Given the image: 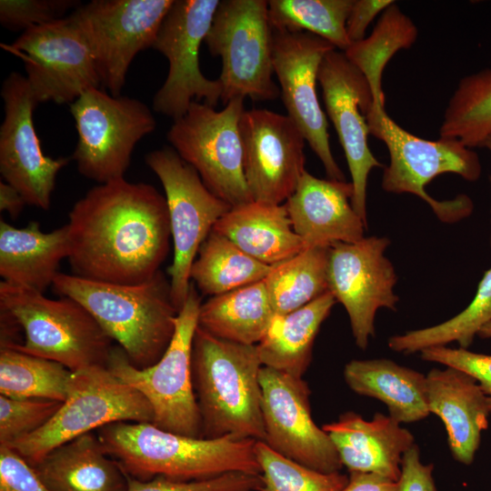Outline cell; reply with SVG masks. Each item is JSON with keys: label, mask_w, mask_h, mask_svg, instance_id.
<instances>
[{"label": "cell", "mask_w": 491, "mask_h": 491, "mask_svg": "<svg viewBox=\"0 0 491 491\" xmlns=\"http://www.w3.org/2000/svg\"><path fill=\"white\" fill-rule=\"evenodd\" d=\"M66 225L73 275L93 281L146 282L170 249L165 196L124 177L91 188L72 207Z\"/></svg>", "instance_id": "obj_1"}, {"label": "cell", "mask_w": 491, "mask_h": 491, "mask_svg": "<svg viewBox=\"0 0 491 491\" xmlns=\"http://www.w3.org/2000/svg\"><path fill=\"white\" fill-rule=\"evenodd\" d=\"M96 435L105 452L139 480H199L231 472L261 475L255 453L257 440L252 438L192 437L134 422L105 426Z\"/></svg>", "instance_id": "obj_2"}, {"label": "cell", "mask_w": 491, "mask_h": 491, "mask_svg": "<svg viewBox=\"0 0 491 491\" xmlns=\"http://www.w3.org/2000/svg\"><path fill=\"white\" fill-rule=\"evenodd\" d=\"M52 287L80 303L139 369L155 365L175 331L170 280L160 270L137 285L104 283L58 273Z\"/></svg>", "instance_id": "obj_3"}, {"label": "cell", "mask_w": 491, "mask_h": 491, "mask_svg": "<svg viewBox=\"0 0 491 491\" xmlns=\"http://www.w3.org/2000/svg\"><path fill=\"white\" fill-rule=\"evenodd\" d=\"M256 345L216 337L197 326L192 347V381L202 437L265 440Z\"/></svg>", "instance_id": "obj_4"}, {"label": "cell", "mask_w": 491, "mask_h": 491, "mask_svg": "<svg viewBox=\"0 0 491 491\" xmlns=\"http://www.w3.org/2000/svg\"><path fill=\"white\" fill-rule=\"evenodd\" d=\"M366 120L369 134L382 140L389 153V164L382 176V188L392 194H412L430 205L444 223H456L474 210L472 199L460 194L451 200L431 197L425 186L436 176L453 173L465 180L479 179L482 165L477 153L456 139L426 140L398 125L385 106L372 103Z\"/></svg>", "instance_id": "obj_5"}, {"label": "cell", "mask_w": 491, "mask_h": 491, "mask_svg": "<svg viewBox=\"0 0 491 491\" xmlns=\"http://www.w3.org/2000/svg\"><path fill=\"white\" fill-rule=\"evenodd\" d=\"M0 305L15 316L25 336L22 345L7 348L58 362L72 372L107 367L114 341L75 299H51L1 281Z\"/></svg>", "instance_id": "obj_6"}, {"label": "cell", "mask_w": 491, "mask_h": 491, "mask_svg": "<svg viewBox=\"0 0 491 491\" xmlns=\"http://www.w3.org/2000/svg\"><path fill=\"white\" fill-rule=\"evenodd\" d=\"M200 306L201 297L190 282L187 297L176 316L174 336L162 357L155 365L139 369L119 346H114L107 365L116 377L146 398L153 408L154 426L192 437H202L191 371Z\"/></svg>", "instance_id": "obj_7"}, {"label": "cell", "mask_w": 491, "mask_h": 491, "mask_svg": "<svg viewBox=\"0 0 491 491\" xmlns=\"http://www.w3.org/2000/svg\"><path fill=\"white\" fill-rule=\"evenodd\" d=\"M146 398L106 366L73 372L68 395L55 416L36 432L9 446L32 466L55 448L117 422L152 423Z\"/></svg>", "instance_id": "obj_8"}, {"label": "cell", "mask_w": 491, "mask_h": 491, "mask_svg": "<svg viewBox=\"0 0 491 491\" xmlns=\"http://www.w3.org/2000/svg\"><path fill=\"white\" fill-rule=\"evenodd\" d=\"M204 42L222 61L217 79L225 105L235 98L272 101L280 96V87L272 78L268 1H220Z\"/></svg>", "instance_id": "obj_9"}, {"label": "cell", "mask_w": 491, "mask_h": 491, "mask_svg": "<svg viewBox=\"0 0 491 491\" xmlns=\"http://www.w3.org/2000/svg\"><path fill=\"white\" fill-rule=\"evenodd\" d=\"M69 105L78 135L71 158L78 172L99 184L123 178L135 145L156 127L148 106L99 87L87 89Z\"/></svg>", "instance_id": "obj_10"}, {"label": "cell", "mask_w": 491, "mask_h": 491, "mask_svg": "<svg viewBox=\"0 0 491 491\" xmlns=\"http://www.w3.org/2000/svg\"><path fill=\"white\" fill-rule=\"evenodd\" d=\"M244 100L235 98L220 111L193 101L166 134L173 149L196 170L205 185L232 207L253 201L244 174L239 130Z\"/></svg>", "instance_id": "obj_11"}, {"label": "cell", "mask_w": 491, "mask_h": 491, "mask_svg": "<svg viewBox=\"0 0 491 491\" xmlns=\"http://www.w3.org/2000/svg\"><path fill=\"white\" fill-rule=\"evenodd\" d=\"M145 163L165 190L174 246L168 274L172 300L179 312L187 297L190 270L199 248L232 206L214 195L196 170L173 148L165 146L148 153Z\"/></svg>", "instance_id": "obj_12"}, {"label": "cell", "mask_w": 491, "mask_h": 491, "mask_svg": "<svg viewBox=\"0 0 491 491\" xmlns=\"http://www.w3.org/2000/svg\"><path fill=\"white\" fill-rule=\"evenodd\" d=\"M175 0H93L69 15L93 53L101 84L121 95L135 56L152 47Z\"/></svg>", "instance_id": "obj_13"}, {"label": "cell", "mask_w": 491, "mask_h": 491, "mask_svg": "<svg viewBox=\"0 0 491 491\" xmlns=\"http://www.w3.org/2000/svg\"><path fill=\"white\" fill-rule=\"evenodd\" d=\"M219 0H175L152 48L168 61V73L155 93L153 108L173 120L183 116L193 101L215 107L221 100L218 79L206 78L199 66V50L211 26Z\"/></svg>", "instance_id": "obj_14"}, {"label": "cell", "mask_w": 491, "mask_h": 491, "mask_svg": "<svg viewBox=\"0 0 491 491\" xmlns=\"http://www.w3.org/2000/svg\"><path fill=\"white\" fill-rule=\"evenodd\" d=\"M4 47L23 60L37 103L71 105L102 85L90 46L70 15L26 29Z\"/></svg>", "instance_id": "obj_15"}, {"label": "cell", "mask_w": 491, "mask_h": 491, "mask_svg": "<svg viewBox=\"0 0 491 491\" xmlns=\"http://www.w3.org/2000/svg\"><path fill=\"white\" fill-rule=\"evenodd\" d=\"M336 49L308 32L273 30L272 61L287 115L320 159L329 179L346 181L329 144L328 123L316 95L325 55Z\"/></svg>", "instance_id": "obj_16"}, {"label": "cell", "mask_w": 491, "mask_h": 491, "mask_svg": "<svg viewBox=\"0 0 491 491\" xmlns=\"http://www.w3.org/2000/svg\"><path fill=\"white\" fill-rule=\"evenodd\" d=\"M389 244L387 237L369 236L328 250V291L346 308L356 345L363 350L375 335L376 311L396 310L399 299L395 268L385 256Z\"/></svg>", "instance_id": "obj_17"}, {"label": "cell", "mask_w": 491, "mask_h": 491, "mask_svg": "<svg viewBox=\"0 0 491 491\" xmlns=\"http://www.w3.org/2000/svg\"><path fill=\"white\" fill-rule=\"evenodd\" d=\"M260 384L264 442L283 456L312 469L340 471L343 465L333 442L312 417L307 383L263 366Z\"/></svg>", "instance_id": "obj_18"}, {"label": "cell", "mask_w": 491, "mask_h": 491, "mask_svg": "<svg viewBox=\"0 0 491 491\" xmlns=\"http://www.w3.org/2000/svg\"><path fill=\"white\" fill-rule=\"evenodd\" d=\"M4 119L0 126V173L25 203L47 210L58 172L70 158L45 155L34 125L37 102L25 76L12 72L1 88Z\"/></svg>", "instance_id": "obj_19"}, {"label": "cell", "mask_w": 491, "mask_h": 491, "mask_svg": "<svg viewBox=\"0 0 491 491\" xmlns=\"http://www.w3.org/2000/svg\"><path fill=\"white\" fill-rule=\"evenodd\" d=\"M239 130L252 200L282 205L306 170L302 132L287 115L262 108L245 110Z\"/></svg>", "instance_id": "obj_20"}, {"label": "cell", "mask_w": 491, "mask_h": 491, "mask_svg": "<svg viewBox=\"0 0 491 491\" xmlns=\"http://www.w3.org/2000/svg\"><path fill=\"white\" fill-rule=\"evenodd\" d=\"M317 78L326 114L337 133L350 171L353 208L367 225L368 175L374 167L383 166L367 145L366 114L373 103L370 86L345 53L336 49L323 58Z\"/></svg>", "instance_id": "obj_21"}, {"label": "cell", "mask_w": 491, "mask_h": 491, "mask_svg": "<svg viewBox=\"0 0 491 491\" xmlns=\"http://www.w3.org/2000/svg\"><path fill=\"white\" fill-rule=\"evenodd\" d=\"M351 182L322 179L306 170L285 202L296 235L306 247H330L364 238L367 225L352 205Z\"/></svg>", "instance_id": "obj_22"}, {"label": "cell", "mask_w": 491, "mask_h": 491, "mask_svg": "<svg viewBox=\"0 0 491 491\" xmlns=\"http://www.w3.org/2000/svg\"><path fill=\"white\" fill-rule=\"evenodd\" d=\"M426 376L429 412L444 423L454 458L471 465L488 426L486 395L473 376L454 367L433 368Z\"/></svg>", "instance_id": "obj_23"}, {"label": "cell", "mask_w": 491, "mask_h": 491, "mask_svg": "<svg viewBox=\"0 0 491 491\" xmlns=\"http://www.w3.org/2000/svg\"><path fill=\"white\" fill-rule=\"evenodd\" d=\"M322 428L348 472L376 473L396 482L404 454L416 444L411 432L382 413L366 420L357 413L346 412Z\"/></svg>", "instance_id": "obj_24"}, {"label": "cell", "mask_w": 491, "mask_h": 491, "mask_svg": "<svg viewBox=\"0 0 491 491\" xmlns=\"http://www.w3.org/2000/svg\"><path fill=\"white\" fill-rule=\"evenodd\" d=\"M68 256L66 225L45 233L35 221L17 228L0 220V276L4 282L44 294L53 286L60 262Z\"/></svg>", "instance_id": "obj_25"}, {"label": "cell", "mask_w": 491, "mask_h": 491, "mask_svg": "<svg viewBox=\"0 0 491 491\" xmlns=\"http://www.w3.org/2000/svg\"><path fill=\"white\" fill-rule=\"evenodd\" d=\"M214 231L256 260L273 266L306 249L294 231L286 205L251 201L231 209Z\"/></svg>", "instance_id": "obj_26"}, {"label": "cell", "mask_w": 491, "mask_h": 491, "mask_svg": "<svg viewBox=\"0 0 491 491\" xmlns=\"http://www.w3.org/2000/svg\"><path fill=\"white\" fill-rule=\"evenodd\" d=\"M52 491H125L127 475L96 433L84 434L33 466Z\"/></svg>", "instance_id": "obj_27"}, {"label": "cell", "mask_w": 491, "mask_h": 491, "mask_svg": "<svg viewBox=\"0 0 491 491\" xmlns=\"http://www.w3.org/2000/svg\"><path fill=\"white\" fill-rule=\"evenodd\" d=\"M346 385L355 393L376 398L398 423H413L429 414L426 376L389 359L352 360L344 368Z\"/></svg>", "instance_id": "obj_28"}, {"label": "cell", "mask_w": 491, "mask_h": 491, "mask_svg": "<svg viewBox=\"0 0 491 491\" xmlns=\"http://www.w3.org/2000/svg\"><path fill=\"white\" fill-rule=\"evenodd\" d=\"M336 302L328 291L299 309L276 316L256 345L263 366L303 377L311 363L316 336Z\"/></svg>", "instance_id": "obj_29"}, {"label": "cell", "mask_w": 491, "mask_h": 491, "mask_svg": "<svg viewBox=\"0 0 491 491\" xmlns=\"http://www.w3.org/2000/svg\"><path fill=\"white\" fill-rule=\"evenodd\" d=\"M275 316L263 280L211 296L200 306L198 326L222 339L257 345Z\"/></svg>", "instance_id": "obj_30"}, {"label": "cell", "mask_w": 491, "mask_h": 491, "mask_svg": "<svg viewBox=\"0 0 491 491\" xmlns=\"http://www.w3.org/2000/svg\"><path fill=\"white\" fill-rule=\"evenodd\" d=\"M271 269L212 230L192 265L190 281L203 295L215 296L263 281Z\"/></svg>", "instance_id": "obj_31"}, {"label": "cell", "mask_w": 491, "mask_h": 491, "mask_svg": "<svg viewBox=\"0 0 491 491\" xmlns=\"http://www.w3.org/2000/svg\"><path fill=\"white\" fill-rule=\"evenodd\" d=\"M416 37V26L394 2L382 12L368 37L352 43L344 51L367 80L373 103L385 106L381 85L384 69L399 50L411 47Z\"/></svg>", "instance_id": "obj_32"}, {"label": "cell", "mask_w": 491, "mask_h": 491, "mask_svg": "<svg viewBox=\"0 0 491 491\" xmlns=\"http://www.w3.org/2000/svg\"><path fill=\"white\" fill-rule=\"evenodd\" d=\"M329 247H307L273 266L264 279L276 316L293 312L328 292Z\"/></svg>", "instance_id": "obj_33"}, {"label": "cell", "mask_w": 491, "mask_h": 491, "mask_svg": "<svg viewBox=\"0 0 491 491\" xmlns=\"http://www.w3.org/2000/svg\"><path fill=\"white\" fill-rule=\"evenodd\" d=\"M439 135L469 148L481 147L491 135V67L460 79L445 109Z\"/></svg>", "instance_id": "obj_34"}, {"label": "cell", "mask_w": 491, "mask_h": 491, "mask_svg": "<svg viewBox=\"0 0 491 491\" xmlns=\"http://www.w3.org/2000/svg\"><path fill=\"white\" fill-rule=\"evenodd\" d=\"M73 372L62 364L16 349L0 348V395L64 402Z\"/></svg>", "instance_id": "obj_35"}, {"label": "cell", "mask_w": 491, "mask_h": 491, "mask_svg": "<svg viewBox=\"0 0 491 491\" xmlns=\"http://www.w3.org/2000/svg\"><path fill=\"white\" fill-rule=\"evenodd\" d=\"M491 320V268L485 272L471 303L456 316L433 326L393 336L391 350L404 354L421 352L452 342L467 349L479 330Z\"/></svg>", "instance_id": "obj_36"}, {"label": "cell", "mask_w": 491, "mask_h": 491, "mask_svg": "<svg viewBox=\"0 0 491 491\" xmlns=\"http://www.w3.org/2000/svg\"><path fill=\"white\" fill-rule=\"evenodd\" d=\"M353 0H269L273 30L308 32L346 51L351 45L346 20Z\"/></svg>", "instance_id": "obj_37"}, {"label": "cell", "mask_w": 491, "mask_h": 491, "mask_svg": "<svg viewBox=\"0 0 491 491\" xmlns=\"http://www.w3.org/2000/svg\"><path fill=\"white\" fill-rule=\"evenodd\" d=\"M255 453L263 479L260 491H343L348 482V475L312 469L276 453L264 441L256 442Z\"/></svg>", "instance_id": "obj_38"}, {"label": "cell", "mask_w": 491, "mask_h": 491, "mask_svg": "<svg viewBox=\"0 0 491 491\" xmlns=\"http://www.w3.org/2000/svg\"><path fill=\"white\" fill-rule=\"evenodd\" d=\"M62 402L44 398H14L0 395V446L27 436L43 427Z\"/></svg>", "instance_id": "obj_39"}, {"label": "cell", "mask_w": 491, "mask_h": 491, "mask_svg": "<svg viewBox=\"0 0 491 491\" xmlns=\"http://www.w3.org/2000/svg\"><path fill=\"white\" fill-rule=\"evenodd\" d=\"M262 486L261 475L243 472H231L199 480H178L165 476L139 480L127 475L125 491H260Z\"/></svg>", "instance_id": "obj_40"}, {"label": "cell", "mask_w": 491, "mask_h": 491, "mask_svg": "<svg viewBox=\"0 0 491 491\" xmlns=\"http://www.w3.org/2000/svg\"><path fill=\"white\" fill-rule=\"evenodd\" d=\"M75 0H1L0 22L10 30H26L64 18L80 5Z\"/></svg>", "instance_id": "obj_41"}, {"label": "cell", "mask_w": 491, "mask_h": 491, "mask_svg": "<svg viewBox=\"0 0 491 491\" xmlns=\"http://www.w3.org/2000/svg\"><path fill=\"white\" fill-rule=\"evenodd\" d=\"M425 361L454 367L473 376L487 397L491 413V355L471 352L466 348H450L446 346H432L420 352Z\"/></svg>", "instance_id": "obj_42"}, {"label": "cell", "mask_w": 491, "mask_h": 491, "mask_svg": "<svg viewBox=\"0 0 491 491\" xmlns=\"http://www.w3.org/2000/svg\"><path fill=\"white\" fill-rule=\"evenodd\" d=\"M0 491H52L13 448L0 446Z\"/></svg>", "instance_id": "obj_43"}, {"label": "cell", "mask_w": 491, "mask_h": 491, "mask_svg": "<svg viewBox=\"0 0 491 491\" xmlns=\"http://www.w3.org/2000/svg\"><path fill=\"white\" fill-rule=\"evenodd\" d=\"M434 466L424 464L418 446L413 445L403 456L396 491H437Z\"/></svg>", "instance_id": "obj_44"}, {"label": "cell", "mask_w": 491, "mask_h": 491, "mask_svg": "<svg viewBox=\"0 0 491 491\" xmlns=\"http://www.w3.org/2000/svg\"><path fill=\"white\" fill-rule=\"evenodd\" d=\"M394 2L391 0H353L346 25L347 37L351 44L364 39L369 24Z\"/></svg>", "instance_id": "obj_45"}, {"label": "cell", "mask_w": 491, "mask_h": 491, "mask_svg": "<svg viewBox=\"0 0 491 491\" xmlns=\"http://www.w3.org/2000/svg\"><path fill=\"white\" fill-rule=\"evenodd\" d=\"M396 481L371 472H349L343 491H396Z\"/></svg>", "instance_id": "obj_46"}, {"label": "cell", "mask_w": 491, "mask_h": 491, "mask_svg": "<svg viewBox=\"0 0 491 491\" xmlns=\"http://www.w3.org/2000/svg\"><path fill=\"white\" fill-rule=\"evenodd\" d=\"M21 333L24 334L15 316L0 305V348L22 345Z\"/></svg>", "instance_id": "obj_47"}, {"label": "cell", "mask_w": 491, "mask_h": 491, "mask_svg": "<svg viewBox=\"0 0 491 491\" xmlns=\"http://www.w3.org/2000/svg\"><path fill=\"white\" fill-rule=\"evenodd\" d=\"M25 205L22 195L11 185L1 180L0 182V210L5 211L15 219L19 216Z\"/></svg>", "instance_id": "obj_48"}, {"label": "cell", "mask_w": 491, "mask_h": 491, "mask_svg": "<svg viewBox=\"0 0 491 491\" xmlns=\"http://www.w3.org/2000/svg\"><path fill=\"white\" fill-rule=\"evenodd\" d=\"M477 336L484 339H491V320L479 330Z\"/></svg>", "instance_id": "obj_49"}, {"label": "cell", "mask_w": 491, "mask_h": 491, "mask_svg": "<svg viewBox=\"0 0 491 491\" xmlns=\"http://www.w3.org/2000/svg\"><path fill=\"white\" fill-rule=\"evenodd\" d=\"M481 147L486 148L491 153V135L487 136L481 145ZM491 181V177H490ZM490 246H491V235H490Z\"/></svg>", "instance_id": "obj_50"}]
</instances>
